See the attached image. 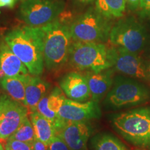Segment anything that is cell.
Instances as JSON below:
<instances>
[{
  "label": "cell",
  "mask_w": 150,
  "mask_h": 150,
  "mask_svg": "<svg viewBox=\"0 0 150 150\" xmlns=\"http://www.w3.org/2000/svg\"><path fill=\"white\" fill-rule=\"evenodd\" d=\"M147 72H148V76H149V78L150 79V61L149 62V64H148V66L147 67Z\"/></svg>",
  "instance_id": "obj_31"
},
{
  "label": "cell",
  "mask_w": 150,
  "mask_h": 150,
  "mask_svg": "<svg viewBox=\"0 0 150 150\" xmlns=\"http://www.w3.org/2000/svg\"><path fill=\"white\" fill-rule=\"evenodd\" d=\"M9 138L33 144L36 136L31 120L26 117Z\"/></svg>",
  "instance_id": "obj_21"
},
{
  "label": "cell",
  "mask_w": 150,
  "mask_h": 150,
  "mask_svg": "<svg viewBox=\"0 0 150 150\" xmlns=\"http://www.w3.org/2000/svg\"><path fill=\"white\" fill-rule=\"evenodd\" d=\"M149 99L150 91L147 87L136 81L122 76L115 79L106 97L108 104L115 108L139 105Z\"/></svg>",
  "instance_id": "obj_7"
},
{
  "label": "cell",
  "mask_w": 150,
  "mask_h": 150,
  "mask_svg": "<svg viewBox=\"0 0 150 150\" xmlns=\"http://www.w3.org/2000/svg\"><path fill=\"white\" fill-rule=\"evenodd\" d=\"M33 150H50V149L48 146L36 138L33 142Z\"/></svg>",
  "instance_id": "obj_28"
},
{
  "label": "cell",
  "mask_w": 150,
  "mask_h": 150,
  "mask_svg": "<svg viewBox=\"0 0 150 150\" xmlns=\"http://www.w3.org/2000/svg\"><path fill=\"white\" fill-rule=\"evenodd\" d=\"M127 4L131 10H136L139 7L140 0H126Z\"/></svg>",
  "instance_id": "obj_29"
},
{
  "label": "cell",
  "mask_w": 150,
  "mask_h": 150,
  "mask_svg": "<svg viewBox=\"0 0 150 150\" xmlns=\"http://www.w3.org/2000/svg\"><path fill=\"white\" fill-rule=\"evenodd\" d=\"M48 147L50 150H70L65 142L57 136L54 137Z\"/></svg>",
  "instance_id": "obj_25"
},
{
  "label": "cell",
  "mask_w": 150,
  "mask_h": 150,
  "mask_svg": "<svg viewBox=\"0 0 150 150\" xmlns=\"http://www.w3.org/2000/svg\"><path fill=\"white\" fill-rule=\"evenodd\" d=\"M48 93H47L42 99H40V101L39 102L37 106L36 110L38 111L41 115L44 116L45 117H46L47 119L49 120L53 124L56 122V121L58 119V115L55 112L52 111L47 106V99H48Z\"/></svg>",
  "instance_id": "obj_23"
},
{
  "label": "cell",
  "mask_w": 150,
  "mask_h": 150,
  "mask_svg": "<svg viewBox=\"0 0 150 150\" xmlns=\"http://www.w3.org/2000/svg\"><path fill=\"white\" fill-rule=\"evenodd\" d=\"M65 98L66 97L63 91L58 87H56L48 95L47 106L49 108L57 114Z\"/></svg>",
  "instance_id": "obj_22"
},
{
  "label": "cell",
  "mask_w": 150,
  "mask_h": 150,
  "mask_svg": "<svg viewBox=\"0 0 150 150\" xmlns=\"http://www.w3.org/2000/svg\"><path fill=\"white\" fill-rule=\"evenodd\" d=\"M72 1L75 5L82 6L91 4L94 1H95V0H72Z\"/></svg>",
  "instance_id": "obj_30"
},
{
  "label": "cell",
  "mask_w": 150,
  "mask_h": 150,
  "mask_svg": "<svg viewBox=\"0 0 150 150\" xmlns=\"http://www.w3.org/2000/svg\"><path fill=\"white\" fill-rule=\"evenodd\" d=\"M4 40L27 67L30 74L40 76L42 74L45 61L41 27L27 25L16 28L5 35Z\"/></svg>",
  "instance_id": "obj_1"
},
{
  "label": "cell",
  "mask_w": 150,
  "mask_h": 150,
  "mask_svg": "<svg viewBox=\"0 0 150 150\" xmlns=\"http://www.w3.org/2000/svg\"><path fill=\"white\" fill-rule=\"evenodd\" d=\"M19 0H0V9L13 8Z\"/></svg>",
  "instance_id": "obj_27"
},
{
  "label": "cell",
  "mask_w": 150,
  "mask_h": 150,
  "mask_svg": "<svg viewBox=\"0 0 150 150\" xmlns=\"http://www.w3.org/2000/svg\"><path fill=\"white\" fill-rule=\"evenodd\" d=\"M112 67L117 72L131 77L147 79V68L138 54L120 47L109 48Z\"/></svg>",
  "instance_id": "obj_11"
},
{
  "label": "cell",
  "mask_w": 150,
  "mask_h": 150,
  "mask_svg": "<svg viewBox=\"0 0 150 150\" xmlns=\"http://www.w3.org/2000/svg\"><path fill=\"white\" fill-rule=\"evenodd\" d=\"M108 40L112 46L138 54L145 45L146 33L144 27L137 20L127 18L119 20L112 26Z\"/></svg>",
  "instance_id": "obj_8"
},
{
  "label": "cell",
  "mask_w": 150,
  "mask_h": 150,
  "mask_svg": "<svg viewBox=\"0 0 150 150\" xmlns=\"http://www.w3.org/2000/svg\"><path fill=\"white\" fill-rule=\"evenodd\" d=\"M68 61L79 71L100 72L112 67L109 48L102 42L73 40Z\"/></svg>",
  "instance_id": "obj_3"
},
{
  "label": "cell",
  "mask_w": 150,
  "mask_h": 150,
  "mask_svg": "<svg viewBox=\"0 0 150 150\" xmlns=\"http://www.w3.org/2000/svg\"><path fill=\"white\" fill-rule=\"evenodd\" d=\"M56 136L65 142L70 150H86L91 134L87 122H69L58 118L54 124Z\"/></svg>",
  "instance_id": "obj_10"
},
{
  "label": "cell",
  "mask_w": 150,
  "mask_h": 150,
  "mask_svg": "<svg viewBox=\"0 0 150 150\" xmlns=\"http://www.w3.org/2000/svg\"><path fill=\"white\" fill-rule=\"evenodd\" d=\"M24 74L5 76L0 79V84L9 97L26 106Z\"/></svg>",
  "instance_id": "obj_18"
},
{
  "label": "cell",
  "mask_w": 150,
  "mask_h": 150,
  "mask_svg": "<svg viewBox=\"0 0 150 150\" xmlns=\"http://www.w3.org/2000/svg\"><path fill=\"white\" fill-rule=\"evenodd\" d=\"M29 74L27 67L13 52L5 40L0 42V79L5 76Z\"/></svg>",
  "instance_id": "obj_14"
},
{
  "label": "cell",
  "mask_w": 150,
  "mask_h": 150,
  "mask_svg": "<svg viewBox=\"0 0 150 150\" xmlns=\"http://www.w3.org/2000/svg\"><path fill=\"white\" fill-rule=\"evenodd\" d=\"M92 150H128L117 138L110 134H103L94 138Z\"/></svg>",
  "instance_id": "obj_20"
},
{
  "label": "cell",
  "mask_w": 150,
  "mask_h": 150,
  "mask_svg": "<svg viewBox=\"0 0 150 150\" xmlns=\"http://www.w3.org/2000/svg\"><path fill=\"white\" fill-rule=\"evenodd\" d=\"M6 145L11 150H33V144L8 138Z\"/></svg>",
  "instance_id": "obj_24"
},
{
  "label": "cell",
  "mask_w": 150,
  "mask_h": 150,
  "mask_svg": "<svg viewBox=\"0 0 150 150\" xmlns=\"http://www.w3.org/2000/svg\"><path fill=\"white\" fill-rule=\"evenodd\" d=\"M114 127L124 138L141 147L150 148V107L129 110L115 116Z\"/></svg>",
  "instance_id": "obj_4"
},
{
  "label": "cell",
  "mask_w": 150,
  "mask_h": 150,
  "mask_svg": "<svg viewBox=\"0 0 150 150\" xmlns=\"http://www.w3.org/2000/svg\"><path fill=\"white\" fill-rule=\"evenodd\" d=\"M19 1H25V0H19Z\"/></svg>",
  "instance_id": "obj_34"
},
{
  "label": "cell",
  "mask_w": 150,
  "mask_h": 150,
  "mask_svg": "<svg viewBox=\"0 0 150 150\" xmlns=\"http://www.w3.org/2000/svg\"><path fill=\"white\" fill-rule=\"evenodd\" d=\"M29 117L34 128L36 138L49 146L56 136L54 125L37 110L29 112Z\"/></svg>",
  "instance_id": "obj_17"
},
{
  "label": "cell",
  "mask_w": 150,
  "mask_h": 150,
  "mask_svg": "<svg viewBox=\"0 0 150 150\" xmlns=\"http://www.w3.org/2000/svg\"><path fill=\"white\" fill-rule=\"evenodd\" d=\"M29 110L8 95H0V140H7L28 117Z\"/></svg>",
  "instance_id": "obj_9"
},
{
  "label": "cell",
  "mask_w": 150,
  "mask_h": 150,
  "mask_svg": "<svg viewBox=\"0 0 150 150\" xmlns=\"http://www.w3.org/2000/svg\"><path fill=\"white\" fill-rule=\"evenodd\" d=\"M126 6V0H95L96 10L109 20L122 17Z\"/></svg>",
  "instance_id": "obj_19"
},
{
  "label": "cell",
  "mask_w": 150,
  "mask_h": 150,
  "mask_svg": "<svg viewBox=\"0 0 150 150\" xmlns=\"http://www.w3.org/2000/svg\"><path fill=\"white\" fill-rule=\"evenodd\" d=\"M69 27L72 40L104 42L108 40L112 25L109 19L91 8L75 18Z\"/></svg>",
  "instance_id": "obj_5"
},
{
  "label": "cell",
  "mask_w": 150,
  "mask_h": 150,
  "mask_svg": "<svg viewBox=\"0 0 150 150\" xmlns=\"http://www.w3.org/2000/svg\"><path fill=\"white\" fill-rule=\"evenodd\" d=\"M26 106L29 112L36 110L40 99L47 93L49 84L39 76L24 74Z\"/></svg>",
  "instance_id": "obj_16"
},
{
  "label": "cell",
  "mask_w": 150,
  "mask_h": 150,
  "mask_svg": "<svg viewBox=\"0 0 150 150\" xmlns=\"http://www.w3.org/2000/svg\"><path fill=\"white\" fill-rule=\"evenodd\" d=\"M5 150H11V149H10V147H8V146H7L6 145H5Z\"/></svg>",
  "instance_id": "obj_33"
},
{
  "label": "cell",
  "mask_w": 150,
  "mask_h": 150,
  "mask_svg": "<svg viewBox=\"0 0 150 150\" xmlns=\"http://www.w3.org/2000/svg\"><path fill=\"white\" fill-rule=\"evenodd\" d=\"M0 150H5L4 149V147H3L2 144H1V142H0Z\"/></svg>",
  "instance_id": "obj_32"
},
{
  "label": "cell",
  "mask_w": 150,
  "mask_h": 150,
  "mask_svg": "<svg viewBox=\"0 0 150 150\" xmlns=\"http://www.w3.org/2000/svg\"><path fill=\"white\" fill-rule=\"evenodd\" d=\"M59 85L65 96L72 100L86 102L91 98L85 74L78 72H68L61 79Z\"/></svg>",
  "instance_id": "obj_13"
},
{
  "label": "cell",
  "mask_w": 150,
  "mask_h": 150,
  "mask_svg": "<svg viewBox=\"0 0 150 150\" xmlns=\"http://www.w3.org/2000/svg\"><path fill=\"white\" fill-rule=\"evenodd\" d=\"M136 150H145V149H136Z\"/></svg>",
  "instance_id": "obj_35"
},
{
  "label": "cell",
  "mask_w": 150,
  "mask_h": 150,
  "mask_svg": "<svg viewBox=\"0 0 150 150\" xmlns=\"http://www.w3.org/2000/svg\"><path fill=\"white\" fill-rule=\"evenodd\" d=\"M138 8L143 18H150V0H140Z\"/></svg>",
  "instance_id": "obj_26"
},
{
  "label": "cell",
  "mask_w": 150,
  "mask_h": 150,
  "mask_svg": "<svg viewBox=\"0 0 150 150\" xmlns=\"http://www.w3.org/2000/svg\"><path fill=\"white\" fill-rule=\"evenodd\" d=\"M61 0H25L19 8V16L27 26L40 27L57 20L64 10Z\"/></svg>",
  "instance_id": "obj_6"
},
{
  "label": "cell",
  "mask_w": 150,
  "mask_h": 150,
  "mask_svg": "<svg viewBox=\"0 0 150 150\" xmlns=\"http://www.w3.org/2000/svg\"><path fill=\"white\" fill-rule=\"evenodd\" d=\"M58 118L69 122H87L100 117L98 102H77L65 98L57 113Z\"/></svg>",
  "instance_id": "obj_12"
},
{
  "label": "cell",
  "mask_w": 150,
  "mask_h": 150,
  "mask_svg": "<svg viewBox=\"0 0 150 150\" xmlns=\"http://www.w3.org/2000/svg\"><path fill=\"white\" fill-rule=\"evenodd\" d=\"M85 76L91 91V99L99 102L111 88L113 83V70L109 68L100 72H87Z\"/></svg>",
  "instance_id": "obj_15"
},
{
  "label": "cell",
  "mask_w": 150,
  "mask_h": 150,
  "mask_svg": "<svg viewBox=\"0 0 150 150\" xmlns=\"http://www.w3.org/2000/svg\"><path fill=\"white\" fill-rule=\"evenodd\" d=\"M40 27L43 32L45 66L50 71L58 70L68 61L72 42L70 27L57 19Z\"/></svg>",
  "instance_id": "obj_2"
}]
</instances>
